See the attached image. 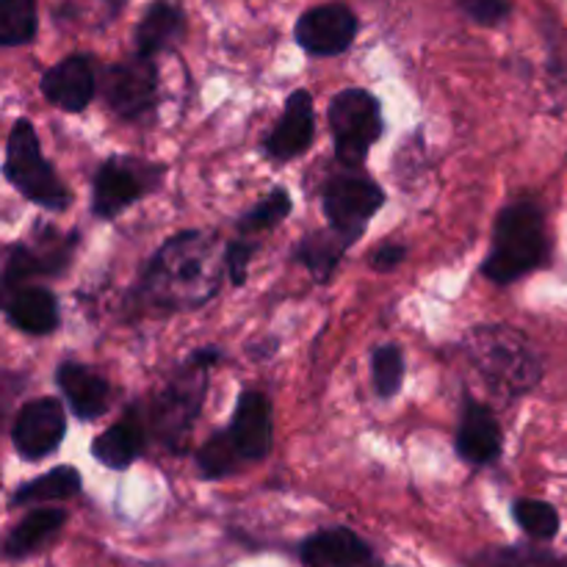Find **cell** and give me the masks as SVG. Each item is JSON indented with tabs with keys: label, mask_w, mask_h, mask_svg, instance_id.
I'll use <instances>...</instances> for the list:
<instances>
[{
	"label": "cell",
	"mask_w": 567,
	"mask_h": 567,
	"mask_svg": "<svg viewBox=\"0 0 567 567\" xmlns=\"http://www.w3.org/2000/svg\"><path fill=\"white\" fill-rule=\"evenodd\" d=\"M404 258H408V247H402V244L396 241H388L371 252V269L393 271L396 266H402Z\"/></svg>",
	"instance_id": "d6a6232c"
},
{
	"label": "cell",
	"mask_w": 567,
	"mask_h": 567,
	"mask_svg": "<svg viewBox=\"0 0 567 567\" xmlns=\"http://www.w3.org/2000/svg\"><path fill=\"white\" fill-rule=\"evenodd\" d=\"M354 241L358 238L347 236V233L336 230V227H324V230L310 233V236L299 241V247L293 249V260L302 264L319 286H324L336 275L338 264H341V258Z\"/></svg>",
	"instance_id": "7402d4cb"
},
{
	"label": "cell",
	"mask_w": 567,
	"mask_h": 567,
	"mask_svg": "<svg viewBox=\"0 0 567 567\" xmlns=\"http://www.w3.org/2000/svg\"><path fill=\"white\" fill-rule=\"evenodd\" d=\"M186 37V11L181 3L172 0H153L144 9L142 20H138L133 42H136V53L147 55V59H158L161 53H169Z\"/></svg>",
	"instance_id": "44dd1931"
},
{
	"label": "cell",
	"mask_w": 567,
	"mask_h": 567,
	"mask_svg": "<svg viewBox=\"0 0 567 567\" xmlns=\"http://www.w3.org/2000/svg\"><path fill=\"white\" fill-rule=\"evenodd\" d=\"M164 181V166L133 155H111L100 164L92 181V214L97 219H116L122 210L142 203Z\"/></svg>",
	"instance_id": "52a82bcc"
},
{
	"label": "cell",
	"mask_w": 567,
	"mask_h": 567,
	"mask_svg": "<svg viewBox=\"0 0 567 567\" xmlns=\"http://www.w3.org/2000/svg\"><path fill=\"white\" fill-rule=\"evenodd\" d=\"M227 275L225 247L216 236L186 230L166 238L150 258L138 297L158 310H194L216 297Z\"/></svg>",
	"instance_id": "6da1fadb"
},
{
	"label": "cell",
	"mask_w": 567,
	"mask_h": 567,
	"mask_svg": "<svg viewBox=\"0 0 567 567\" xmlns=\"http://www.w3.org/2000/svg\"><path fill=\"white\" fill-rule=\"evenodd\" d=\"M105 105L114 111L120 120H138L147 111H153L158 100V66L155 59L147 55H133L109 66L103 78Z\"/></svg>",
	"instance_id": "9c48e42d"
},
{
	"label": "cell",
	"mask_w": 567,
	"mask_h": 567,
	"mask_svg": "<svg viewBox=\"0 0 567 567\" xmlns=\"http://www.w3.org/2000/svg\"><path fill=\"white\" fill-rule=\"evenodd\" d=\"M385 205V192L371 177L358 172H341L321 192V208L327 221L347 236L360 238L371 216Z\"/></svg>",
	"instance_id": "ba28073f"
},
{
	"label": "cell",
	"mask_w": 567,
	"mask_h": 567,
	"mask_svg": "<svg viewBox=\"0 0 567 567\" xmlns=\"http://www.w3.org/2000/svg\"><path fill=\"white\" fill-rule=\"evenodd\" d=\"M548 260L546 210L535 197L507 203L493 227V244L482 264V275L498 286L520 280Z\"/></svg>",
	"instance_id": "3957f363"
},
{
	"label": "cell",
	"mask_w": 567,
	"mask_h": 567,
	"mask_svg": "<svg viewBox=\"0 0 567 567\" xmlns=\"http://www.w3.org/2000/svg\"><path fill=\"white\" fill-rule=\"evenodd\" d=\"M316 138V114L313 97L305 89H297L286 100L282 116L275 122L269 136L264 138V153L271 161H291L299 158Z\"/></svg>",
	"instance_id": "9a60e30c"
},
{
	"label": "cell",
	"mask_w": 567,
	"mask_h": 567,
	"mask_svg": "<svg viewBox=\"0 0 567 567\" xmlns=\"http://www.w3.org/2000/svg\"><path fill=\"white\" fill-rule=\"evenodd\" d=\"M72 244H75V236L66 238L50 227L48 238H37L33 244H11L6 252L3 288H14L31 282L33 277H50L64 271L72 258Z\"/></svg>",
	"instance_id": "7c38bea8"
},
{
	"label": "cell",
	"mask_w": 567,
	"mask_h": 567,
	"mask_svg": "<svg viewBox=\"0 0 567 567\" xmlns=\"http://www.w3.org/2000/svg\"><path fill=\"white\" fill-rule=\"evenodd\" d=\"M64 524H66L64 509H53V507L33 509V513L25 515V518L9 532V537H6V546H3L6 557L22 559L28 557V554L39 551L44 543H50L55 535H59Z\"/></svg>",
	"instance_id": "603a6c76"
},
{
	"label": "cell",
	"mask_w": 567,
	"mask_h": 567,
	"mask_svg": "<svg viewBox=\"0 0 567 567\" xmlns=\"http://www.w3.org/2000/svg\"><path fill=\"white\" fill-rule=\"evenodd\" d=\"M3 313L6 321L25 336H50L59 327L55 293L33 282L3 288Z\"/></svg>",
	"instance_id": "ac0fdd59"
},
{
	"label": "cell",
	"mask_w": 567,
	"mask_h": 567,
	"mask_svg": "<svg viewBox=\"0 0 567 567\" xmlns=\"http://www.w3.org/2000/svg\"><path fill=\"white\" fill-rule=\"evenodd\" d=\"M454 446H457L460 460L476 468L496 463L502 454V426L487 404L465 399Z\"/></svg>",
	"instance_id": "2e32d148"
},
{
	"label": "cell",
	"mask_w": 567,
	"mask_h": 567,
	"mask_svg": "<svg viewBox=\"0 0 567 567\" xmlns=\"http://www.w3.org/2000/svg\"><path fill=\"white\" fill-rule=\"evenodd\" d=\"M66 435V415L59 399H33L22 404L11 426V443L28 463L50 457Z\"/></svg>",
	"instance_id": "8fae6325"
},
{
	"label": "cell",
	"mask_w": 567,
	"mask_h": 567,
	"mask_svg": "<svg viewBox=\"0 0 567 567\" xmlns=\"http://www.w3.org/2000/svg\"><path fill=\"white\" fill-rule=\"evenodd\" d=\"M358 28V14L349 6L321 3L299 17L293 37L305 53L316 55V59H332L352 48Z\"/></svg>",
	"instance_id": "30bf717a"
},
{
	"label": "cell",
	"mask_w": 567,
	"mask_h": 567,
	"mask_svg": "<svg viewBox=\"0 0 567 567\" xmlns=\"http://www.w3.org/2000/svg\"><path fill=\"white\" fill-rule=\"evenodd\" d=\"M39 31L37 0H0V44L20 48Z\"/></svg>",
	"instance_id": "484cf974"
},
{
	"label": "cell",
	"mask_w": 567,
	"mask_h": 567,
	"mask_svg": "<svg viewBox=\"0 0 567 567\" xmlns=\"http://www.w3.org/2000/svg\"><path fill=\"white\" fill-rule=\"evenodd\" d=\"M227 435L236 443L244 463H260L271 454L275 443V415H271V399L264 391H244L233 410Z\"/></svg>",
	"instance_id": "4fadbf2b"
},
{
	"label": "cell",
	"mask_w": 567,
	"mask_h": 567,
	"mask_svg": "<svg viewBox=\"0 0 567 567\" xmlns=\"http://www.w3.org/2000/svg\"><path fill=\"white\" fill-rule=\"evenodd\" d=\"M513 518L535 540H551L559 535V513L540 498H518L513 504Z\"/></svg>",
	"instance_id": "f546056e"
},
{
	"label": "cell",
	"mask_w": 567,
	"mask_h": 567,
	"mask_svg": "<svg viewBox=\"0 0 567 567\" xmlns=\"http://www.w3.org/2000/svg\"><path fill=\"white\" fill-rule=\"evenodd\" d=\"M457 6L471 22L485 28L502 25L509 17V11H513L509 0H457Z\"/></svg>",
	"instance_id": "1f68e13d"
},
{
	"label": "cell",
	"mask_w": 567,
	"mask_h": 567,
	"mask_svg": "<svg viewBox=\"0 0 567 567\" xmlns=\"http://www.w3.org/2000/svg\"><path fill=\"white\" fill-rule=\"evenodd\" d=\"M81 474L72 465H59V468L48 471V474L37 476V480L25 482L14 491L11 504L22 507V504H48V502H66V498L81 493Z\"/></svg>",
	"instance_id": "cb8c5ba5"
},
{
	"label": "cell",
	"mask_w": 567,
	"mask_h": 567,
	"mask_svg": "<svg viewBox=\"0 0 567 567\" xmlns=\"http://www.w3.org/2000/svg\"><path fill=\"white\" fill-rule=\"evenodd\" d=\"M305 567H374V551L347 526H332L310 535L299 548Z\"/></svg>",
	"instance_id": "e0dca14e"
},
{
	"label": "cell",
	"mask_w": 567,
	"mask_h": 567,
	"mask_svg": "<svg viewBox=\"0 0 567 567\" xmlns=\"http://www.w3.org/2000/svg\"><path fill=\"white\" fill-rule=\"evenodd\" d=\"M55 385L64 393L72 415H78L81 421H97L100 415H105L111 404L109 380L89 369V365L64 360L55 369Z\"/></svg>",
	"instance_id": "d6986e66"
},
{
	"label": "cell",
	"mask_w": 567,
	"mask_h": 567,
	"mask_svg": "<svg viewBox=\"0 0 567 567\" xmlns=\"http://www.w3.org/2000/svg\"><path fill=\"white\" fill-rule=\"evenodd\" d=\"M241 465H244V457L238 454L236 443L230 441L227 430L214 432V435H210L197 452L199 476L208 482L225 480V476L238 474V471H241Z\"/></svg>",
	"instance_id": "d4e9b609"
},
{
	"label": "cell",
	"mask_w": 567,
	"mask_h": 567,
	"mask_svg": "<svg viewBox=\"0 0 567 567\" xmlns=\"http://www.w3.org/2000/svg\"><path fill=\"white\" fill-rule=\"evenodd\" d=\"M147 449V426L136 408H127L116 424L100 432L92 443V454L100 465L111 471H125L136 463Z\"/></svg>",
	"instance_id": "ffe728a7"
},
{
	"label": "cell",
	"mask_w": 567,
	"mask_h": 567,
	"mask_svg": "<svg viewBox=\"0 0 567 567\" xmlns=\"http://www.w3.org/2000/svg\"><path fill=\"white\" fill-rule=\"evenodd\" d=\"M255 249H258V244H255V238H247V236H238V238H233V241L225 244L227 280H230L236 288L247 282L249 260H252Z\"/></svg>",
	"instance_id": "4dcf8cb0"
},
{
	"label": "cell",
	"mask_w": 567,
	"mask_h": 567,
	"mask_svg": "<svg viewBox=\"0 0 567 567\" xmlns=\"http://www.w3.org/2000/svg\"><path fill=\"white\" fill-rule=\"evenodd\" d=\"M465 358L496 396L520 399L543 380V360L529 338L509 324H476L463 338Z\"/></svg>",
	"instance_id": "7a4b0ae2"
},
{
	"label": "cell",
	"mask_w": 567,
	"mask_h": 567,
	"mask_svg": "<svg viewBox=\"0 0 567 567\" xmlns=\"http://www.w3.org/2000/svg\"><path fill=\"white\" fill-rule=\"evenodd\" d=\"M125 3H127V0H103V6H105V9H109L111 17L120 14V9H122V6H125Z\"/></svg>",
	"instance_id": "836d02e7"
},
{
	"label": "cell",
	"mask_w": 567,
	"mask_h": 567,
	"mask_svg": "<svg viewBox=\"0 0 567 567\" xmlns=\"http://www.w3.org/2000/svg\"><path fill=\"white\" fill-rule=\"evenodd\" d=\"M336 144V158L354 169L369 158L371 147L382 136V105L365 89H343L330 100L327 111Z\"/></svg>",
	"instance_id": "8992f818"
},
{
	"label": "cell",
	"mask_w": 567,
	"mask_h": 567,
	"mask_svg": "<svg viewBox=\"0 0 567 567\" xmlns=\"http://www.w3.org/2000/svg\"><path fill=\"white\" fill-rule=\"evenodd\" d=\"M219 360V347L197 349L194 354H188L177 374L155 393L153 404H150V426H153L158 443H164L169 452L186 449L188 435L203 410L205 391H208V371Z\"/></svg>",
	"instance_id": "277c9868"
},
{
	"label": "cell",
	"mask_w": 567,
	"mask_h": 567,
	"mask_svg": "<svg viewBox=\"0 0 567 567\" xmlns=\"http://www.w3.org/2000/svg\"><path fill=\"white\" fill-rule=\"evenodd\" d=\"M94 89H97L94 59L86 53L66 55L42 75V94L48 103L66 114H81L92 103Z\"/></svg>",
	"instance_id": "5bb4252c"
},
{
	"label": "cell",
	"mask_w": 567,
	"mask_h": 567,
	"mask_svg": "<svg viewBox=\"0 0 567 567\" xmlns=\"http://www.w3.org/2000/svg\"><path fill=\"white\" fill-rule=\"evenodd\" d=\"M468 567H567V557H557V554L540 551V548L504 546L476 554Z\"/></svg>",
	"instance_id": "83f0119b"
},
{
	"label": "cell",
	"mask_w": 567,
	"mask_h": 567,
	"mask_svg": "<svg viewBox=\"0 0 567 567\" xmlns=\"http://www.w3.org/2000/svg\"><path fill=\"white\" fill-rule=\"evenodd\" d=\"M371 377L380 399H393L404 382V352L396 343H382L371 352Z\"/></svg>",
	"instance_id": "f1b7e54d"
},
{
	"label": "cell",
	"mask_w": 567,
	"mask_h": 567,
	"mask_svg": "<svg viewBox=\"0 0 567 567\" xmlns=\"http://www.w3.org/2000/svg\"><path fill=\"white\" fill-rule=\"evenodd\" d=\"M3 175L28 203L61 214L72 205V192L55 175L53 164L42 155L31 120H17L9 131Z\"/></svg>",
	"instance_id": "5b68a950"
},
{
	"label": "cell",
	"mask_w": 567,
	"mask_h": 567,
	"mask_svg": "<svg viewBox=\"0 0 567 567\" xmlns=\"http://www.w3.org/2000/svg\"><path fill=\"white\" fill-rule=\"evenodd\" d=\"M291 208V194L282 186L271 188V194H266L258 205H252L247 214H241V219H238V233L247 238H255L260 236V233L275 230L277 225H282V221L288 219Z\"/></svg>",
	"instance_id": "4316f807"
}]
</instances>
